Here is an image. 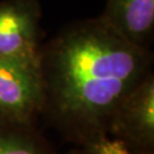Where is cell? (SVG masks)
<instances>
[{"mask_svg": "<svg viewBox=\"0 0 154 154\" xmlns=\"http://www.w3.org/2000/svg\"><path fill=\"white\" fill-rule=\"evenodd\" d=\"M151 66L149 49L130 44L99 17L72 23L40 48L42 113L85 147L109 135L118 106Z\"/></svg>", "mask_w": 154, "mask_h": 154, "instance_id": "1", "label": "cell"}, {"mask_svg": "<svg viewBox=\"0 0 154 154\" xmlns=\"http://www.w3.org/2000/svg\"><path fill=\"white\" fill-rule=\"evenodd\" d=\"M44 106L40 53L35 56L0 57V116L33 123L44 112Z\"/></svg>", "mask_w": 154, "mask_h": 154, "instance_id": "2", "label": "cell"}, {"mask_svg": "<svg viewBox=\"0 0 154 154\" xmlns=\"http://www.w3.org/2000/svg\"><path fill=\"white\" fill-rule=\"evenodd\" d=\"M109 134L125 142L132 152L153 154V73L149 74L123 98L111 121Z\"/></svg>", "mask_w": 154, "mask_h": 154, "instance_id": "3", "label": "cell"}, {"mask_svg": "<svg viewBox=\"0 0 154 154\" xmlns=\"http://www.w3.org/2000/svg\"><path fill=\"white\" fill-rule=\"evenodd\" d=\"M40 21L38 0L0 1V57L39 55Z\"/></svg>", "mask_w": 154, "mask_h": 154, "instance_id": "4", "label": "cell"}, {"mask_svg": "<svg viewBox=\"0 0 154 154\" xmlns=\"http://www.w3.org/2000/svg\"><path fill=\"white\" fill-rule=\"evenodd\" d=\"M99 18L130 44L149 49L154 30V0H107Z\"/></svg>", "mask_w": 154, "mask_h": 154, "instance_id": "5", "label": "cell"}, {"mask_svg": "<svg viewBox=\"0 0 154 154\" xmlns=\"http://www.w3.org/2000/svg\"><path fill=\"white\" fill-rule=\"evenodd\" d=\"M0 154H54L33 123L0 116Z\"/></svg>", "mask_w": 154, "mask_h": 154, "instance_id": "6", "label": "cell"}, {"mask_svg": "<svg viewBox=\"0 0 154 154\" xmlns=\"http://www.w3.org/2000/svg\"><path fill=\"white\" fill-rule=\"evenodd\" d=\"M86 154H144L132 152L125 142L119 138L111 139L109 136L100 137L85 146Z\"/></svg>", "mask_w": 154, "mask_h": 154, "instance_id": "7", "label": "cell"}]
</instances>
